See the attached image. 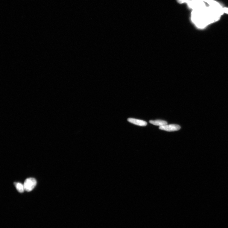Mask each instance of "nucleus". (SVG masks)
<instances>
[{
    "label": "nucleus",
    "mask_w": 228,
    "mask_h": 228,
    "mask_svg": "<svg viewBox=\"0 0 228 228\" xmlns=\"http://www.w3.org/2000/svg\"><path fill=\"white\" fill-rule=\"evenodd\" d=\"M186 3L193 10L202 9L207 7L202 0H187Z\"/></svg>",
    "instance_id": "nucleus-2"
},
{
    "label": "nucleus",
    "mask_w": 228,
    "mask_h": 228,
    "mask_svg": "<svg viewBox=\"0 0 228 228\" xmlns=\"http://www.w3.org/2000/svg\"><path fill=\"white\" fill-rule=\"evenodd\" d=\"M37 184L36 180L33 178H30L26 179L24 183L25 190L27 192H30L33 190Z\"/></svg>",
    "instance_id": "nucleus-3"
},
{
    "label": "nucleus",
    "mask_w": 228,
    "mask_h": 228,
    "mask_svg": "<svg viewBox=\"0 0 228 228\" xmlns=\"http://www.w3.org/2000/svg\"><path fill=\"white\" fill-rule=\"evenodd\" d=\"M127 121L131 123L138 125L140 126L144 127L147 125V122L145 121L141 120L129 118L127 119Z\"/></svg>",
    "instance_id": "nucleus-5"
},
{
    "label": "nucleus",
    "mask_w": 228,
    "mask_h": 228,
    "mask_svg": "<svg viewBox=\"0 0 228 228\" xmlns=\"http://www.w3.org/2000/svg\"><path fill=\"white\" fill-rule=\"evenodd\" d=\"M150 123L156 125H159V126H163L164 125H167V122L165 121L160 120H157L152 121L151 120L149 121Z\"/></svg>",
    "instance_id": "nucleus-7"
},
{
    "label": "nucleus",
    "mask_w": 228,
    "mask_h": 228,
    "mask_svg": "<svg viewBox=\"0 0 228 228\" xmlns=\"http://www.w3.org/2000/svg\"><path fill=\"white\" fill-rule=\"evenodd\" d=\"M15 185L17 191L19 192L22 193L24 192L25 190L24 185L19 183H15Z\"/></svg>",
    "instance_id": "nucleus-8"
},
{
    "label": "nucleus",
    "mask_w": 228,
    "mask_h": 228,
    "mask_svg": "<svg viewBox=\"0 0 228 228\" xmlns=\"http://www.w3.org/2000/svg\"><path fill=\"white\" fill-rule=\"evenodd\" d=\"M159 129L160 130L168 131H174L179 130L181 129V127L179 125L176 124L167 125L160 127Z\"/></svg>",
    "instance_id": "nucleus-4"
},
{
    "label": "nucleus",
    "mask_w": 228,
    "mask_h": 228,
    "mask_svg": "<svg viewBox=\"0 0 228 228\" xmlns=\"http://www.w3.org/2000/svg\"><path fill=\"white\" fill-rule=\"evenodd\" d=\"M202 1L207 3L210 7L219 9L223 8L220 4L214 0H202Z\"/></svg>",
    "instance_id": "nucleus-6"
},
{
    "label": "nucleus",
    "mask_w": 228,
    "mask_h": 228,
    "mask_svg": "<svg viewBox=\"0 0 228 228\" xmlns=\"http://www.w3.org/2000/svg\"><path fill=\"white\" fill-rule=\"evenodd\" d=\"M224 13L223 10L210 6L202 9L193 10L191 19L198 28L203 29L217 21Z\"/></svg>",
    "instance_id": "nucleus-1"
}]
</instances>
